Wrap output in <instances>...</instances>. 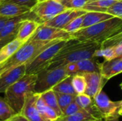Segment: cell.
<instances>
[{
    "label": "cell",
    "mask_w": 122,
    "mask_h": 121,
    "mask_svg": "<svg viewBox=\"0 0 122 121\" xmlns=\"http://www.w3.org/2000/svg\"><path fill=\"white\" fill-rule=\"evenodd\" d=\"M26 75V64L16 66L0 75V93H4L6 89Z\"/></svg>",
    "instance_id": "4fadbf2b"
},
{
    "label": "cell",
    "mask_w": 122,
    "mask_h": 121,
    "mask_svg": "<svg viewBox=\"0 0 122 121\" xmlns=\"http://www.w3.org/2000/svg\"><path fill=\"white\" fill-rule=\"evenodd\" d=\"M71 34L64 29L49 26L42 24L31 39L39 41H55L69 40Z\"/></svg>",
    "instance_id": "9c48e42d"
},
{
    "label": "cell",
    "mask_w": 122,
    "mask_h": 121,
    "mask_svg": "<svg viewBox=\"0 0 122 121\" xmlns=\"http://www.w3.org/2000/svg\"><path fill=\"white\" fill-rule=\"evenodd\" d=\"M96 57H93L88 59H84L79 61L78 62H75V75L76 74H81L84 73H89V72H99V62L95 58Z\"/></svg>",
    "instance_id": "ffe728a7"
},
{
    "label": "cell",
    "mask_w": 122,
    "mask_h": 121,
    "mask_svg": "<svg viewBox=\"0 0 122 121\" xmlns=\"http://www.w3.org/2000/svg\"><path fill=\"white\" fill-rule=\"evenodd\" d=\"M97 1V0H88L87 2H92V1Z\"/></svg>",
    "instance_id": "7bdbcfd3"
},
{
    "label": "cell",
    "mask_w": 122,
    "mask_h": 121,
    "mask_svg": "<svg viewBox=\"0 0 122 121\" xmlns=\"http://www.w3.org/2000/svg\"><path fill=\"white\" fill-rule=\"evenodd\" d=\"M94 106L100 114L102 120L119 117L120 111V101H112L107 93L102 90L94 98Z\"/></svg>",
    "instance_id": "ba28073f"
},
{
    "label": "cell",
    "mask_w": 122,
    "mask_h": 121,
    "mask_svg": "<svg viewBox=\"0 0 122 121\" xmlns=\"http://www.w3.org/2000/svg\"><path fill=\"white\" fill-rule=\"evenodd\" d=\"M122 42V29L107 38L100 44V48L116 46Z\"/></svg>",
    "instance_id": "f1b7e54d"
},
{
    "label": "cell",
    "mask_w": 122,
    "mask_h": 121,
    "mask_svg": "<svg viewBox=\"0 0 122 121\" xmlns=\"http://www.w3.org/2000/svg\"><path fill=\"white\" fill-rule=\"evenodd\" d=\"M37 74H26L15 83L9 86L4 93V98L16 113H20L26 96L34 92Z\"/></svg>",
    "instance_id": "277c9868"
},
{
    "label": "cell",
    "mask_w": 122,
    "mask_h": 121,
    "mask_svg": "<svg viewBox=\"0 0 122 121\" xmlns=\"http://www.w3.org/2000/svg\"><path fill=\"white\" fill-rule=\"evenodd\" d=\"M24 44L15 38L11 41L6 43L0 48V67L4 64Z\"/></svg>",
    "instance_id": "ac0fdd59"
},
{
    "label": "cell",
    "mask_w": 122,
    "mask_h": 121,
    "mask_svg": "<svg viewBox=\"0 0 122 121\" xmlns=\"http://www.w3.org/2000/svg\"><path fill=\"white\" fill-rule=\"evenodd\" d=\"M90 120H97V119L86 110H81L70 116H61L58 118L55 121H90Z\"/></svg>",
    "instance_id": "d4e9b609"
},
{
    "label": "cell",
    "mask_w": 122,
    "mask_h": 121,
    "mask_svg": "<svg viewBox=\"0 0 122 121\" xmlns=\"http://www.w3.org/2000/svg\"><path fill=\"white\" fill-rule=\"evenodd\" d=\"M1 67H0V73H1Z\"/></svg>",
    "instance_id": "bcb514c9"
},
{
    "label": "cell",
    "mask_w": 122,
    "mask_h": 121,
    "mask_svg": "<svg viewBox=\"0 0 122 121\" xmlns=\"http://www.w3.org/2000/svg\"><path fill=\"white\" fill-rule=\"evenodd\" d=\"M31 12V9L17 4L0 0V16L9 18L23 16Z\"/></svg>",
    "instance_id": "2e32d148"
},
{
    "label": "cell",
    "mask_w": 122,
    "mask_h": 121,
    "mask_svg": "<svg viewBox=\"0 0 122 121\" xmlns=\"http://www.w3.org/2000/svg\"><path fill=\"white\" fill-rule=\"evenodd\" d=\"M66 9L56 0H40L31 9V14L38 21L44 24Z\"/></svg>",
    "instance_id": "52a82bcc"
},
{
    "label": "cell",
    "mask_w": 122,
    "mask_h": 121,
    "mask_svg": "<svg viewBox=\"0 0 122 121\" xmlns=\"http://www.w3.org/2000/svg\"><path fill=\"white\" fill-rule=\"evenodd\" d=\"M66 9H82L88 0H56Z\"/></svg>",
    "instance_id": "4dcf8cb0"
},
{
    "label": "cell",
    "mask_w": 122,
    "mask_h": 121,
    "mask_svg": "<svg viewBox=\"0 0 122 121\" xmlns=\"http://www.w3.org/2000/svg\"><path fill=\"white\" fill-rule=\"evenodd\" d=\"M29 16L22 20L16 36V39H18L24 44L26 43L32 38L39 26L42 24L39 21Z\"/></svg>",
    "instance_id": "5bb4252c"
},
{
    "label": "cell",
    "mask_w": 122,
    "mask_h": 121,
    "mask_svg": "<svg viewBox=\"0 0 122 121\" xmlns=\"http://www.w3.org/2000/svg\"><path fill=\"white\" fill-rule=\"evenodd\" d=\"M120 87H121V89L122 90V83H121V84H120Z\"/></svg>",
    "instance_id": "f6af8a7d"
},
{
    "label": "cell",
    "mask_w": 122,
    "mask_h": 121,
    "mask_svg": "<svg viewBox=\"0 0 122 121\" xmlns=\"http://www.w3.org/2000/svg\"><path fill=\"white\" fill-rule=\"evenodd\" d=\"M120 111H122V100L120 101Z\"/></svg>",
    "instance_id": "60d3db41"
},
{
    "label": "cell",
    "mask_w": 122,
    "mask_h": 121,
    "mask_svg": "<svg viewBox=\"0 0 122 121\" xmlns=\"http://www.w3.org/2000/svg\"><path fill=\"white\" fill-rule=\"evenodd\" d=\"M100 73L102 76L109 80L114 76L122 73V56L111 61H104L99 63Z\"/></svg>",
    "instance_id": "e0dca14e"
},
{
    "label": "cell",
    "mask_w": 122,
    "mask_h": 121,
    "mask_svg": "<svg viewBox=\"0 0 122 121\" xmlns=\"http://www.w3.org/2000/svg\"><path fill=\"white\" fill-rule=\"evenodd\" d=\"M16 114L8 102L0 96V121H4Z\"/></svg>",
    "instance_id": "484cf974"
},
{
    "label": "cell",
    "mask_w": 122,
    "mask_h": 121,
    "mask_svg": "<svg viewBox=\"0 0 122 121\" xmlns=\"http://www.w3.org/2000/svg\"><path fill=\"white\" fill-rule=\"evenodd\" d=\"M120 0H97L92 2H87L83 9L87 11H100L107 12V10L114 4Z\"/></svg>",
    "instance_id": "44dd1931"
},
{
    "label": "cell",
    "mask_w": 122,
    "mask_h": 121,
    "mask_svg": "<svg viewBox=\"0 0 122 121\" xmlns=\"http://www.w3.org/2000/svg\"><path fill=\"white\" fill-rule=\"evenodd\" d=\"M100 46V43L79 41L75 39H70L54 57L49 68L63 67L70 63L93 58Z\"/></svg>",
    "instance_id": "6da1fadb"
},
{
    "label": "cell",
    "mask_w": 122,
    "mask_h": 121,
    "mask_svg": "<svg viewBox=\"0 0 122 121\" xmlns=\"http://www.w3.org/2000/svg\"><path fill=\"white\" fill-rule=\"evenodd\" d=\"M4 1L13 2V3L17 4H19V5L27 6V7L31 9V8H32L38 1H39L40 0H4Z\"/></svg>",
    "instance_id": "e575fe53"
},
{
    "label": "cell",
    "mask_w": 122,
    "mask_h": 121,
    "mask_svg": "<svg viewBox=\"0 0 122 121\" xmlns=\"http://www.w3.org/2000/svg\"><path fill=\"white\" fill-rule=\"evenodd\" d=\"M61 40L55 41H39L30 39L4 64L1 67V74L11 70V68L22 65L27 64L35 58L41 51L47 47Z\"/></svg>",
    "instance_id": "3957f363"
},
{
    "label": "cell",
    "mask_w": 122,
    "mask_h": 121,
    "mask_svg": "<svg viewBox=\"0 0 122 121\" xmlns=\"http://www.w3.org/2000/svg\"><path fill=\"white\" fill-rule=\"evenodd\" d=\"M81 110H84L77 103L76 101L74 100L71 104H69L66 108L63 111V115L61 116H70L72 114H74Z\"/></svg>",
    "instance_id": "836d02e7"
},
{
    "label": "cell",
    "mask_w": 122,
    "mask_h": 121,
    "mask_svg": "<svg viewBox=\"0 0 122 121\" xmlns=\"http://www.w3.org/2000/svg\"><path fill=\"white\" fill-rule=\"evenodd\" d=\"M68 40H61L45 48L35 58L26 64V74H37L49 68L52 59Z\"/></svg>",
    "instance_id": "5b68a950"
},
{
    "label": "cell",
    "mask_w": 122,
    "mask_h": 121,
    "mask_svg": "<svg viewBox=\"0 0 122 121\" xmlns=\"http://www.w3.org/2000/svg\"><path fill=\"white\" fill-rule=\"evenodd\" d=\"M104 121H119V117H114V118H110L104 119Z\"/></svg>",
    "instance_id": "f35d334b"
},
{
    "label": "cell",
    "mask_w": 122,
    "mask_h": 121,
    "mask_svg": "<svg viewBox=\"0 0 122 121\" xmlns=\"http://www.w3.org/2000/svg\"><path fill=\"white\" fill-rule=\"evenodd\" d=\"M103 121L102 120H90V121Z\"/></svg>",
    "instance_id": "b9f144b4"
},
{
    "label": "cell",
    "mask_w": 122,
    "mask_h": 121,
    "mask_svg": "<svg viewBox=\"0 0 122 121\" xmlns=\"http://www.w3.org/2000/svg\"><path fill=\"white\" fill-rule=\"evenodd\" d=\"M122 29V19L113 17L71 34V38L79 41L102 43Z\"/></svg>",
    "instance_id": "7a4b0ae2"
},
{
    "label": "cell",
    "mask_w": 122,
    "mask_h": 121,
    "mask_svg": "<svg viewBox=\"0 0 122 121\" xmlns=\"http://www.w3.org/2000/svg\"><path fill=\"white\" fill-rule=\"evenodd\" d=\"M40 96L43 99L44 103L57 113V115L59 116V118L63 115V113L61 110L60 109L59 104H58L56 93L54 91L53 89L49 90L47 91H45L41 93Z\"/></svg>",
    "instance_id": "603a6c76"
},
{
    "label": "cell",
    "mask_w": 122,
    "mask_h": 121,
    "mask_svg": "<svg viewBox=\"0 0 122 121\" xmlns=\"http://www.w3.org/2000/svg\"><path fill=\"white\" fill-rule=\"evenodd\" d=\"M39 96L40 94L31 92L26 97L25 103L20 113L29 121H46L36 108V101Z\"/></svg>",
    "instance_id": "8fae6325"
},
{
    "label": "cell",
    "mask_w": 122,
    "mask_h": 121,
    "mask_svg": "<svg viewBox=\"0 0 122 121\" xmlns=\"http://www.w3.org/2000/svg\"><path fill=\"white\" fill-rule=\"evenodd\" d=\"M55 93H56L59 106L60 109L61 110L62 113L66 108V107L75 100L76 96V95L65 94V93H57V92H55Z\"/></svg>",
    "instance_id": "83f0119b"
},
{
    "label": "cell",
    "mask_w": 122,
    "mask_h": 121,
    "mask_svg": "<svg viewBox=\"0 0 122 121\" xmlns=\"http://www.w3.org/2000/svg\"><path fill=\"white\" fill-rule=\"evenodd\" d=\"M83 18H84V15L74 19L70 23H69L66 26H64L63 29L70 34L81 29V24L83 22Z\"/></svg>",
    "instance_id": "1f68e13d"
},
{
    "label": "cell",
    "mask_w": 122,
    "mask_h": 121,
    "mask_svg": "<svg viewBox=\"0 0 122 121\" xmlns=\"http://www.w3.org/2000/svg\"><path fill=\"white\" fill-rule=\"evenodd\" d=\"M81 74L84 76L86 83L84 93L94 98L103 89L107 80L105 79L99 72H89Z\"/></svg>",
    "instance_id": "7c38bea8"
},
{
    "label": "cell",
    "mask_w": 122,
    "mask_h": 121,
    "mask_svg": "<svg viewBox=\"0 0 122 121\" xmlns=\"http://www.w3.org/2000/svg\"><path fill=\"white\" fill-rule=\"evenodd\" d=\"M72 77L73 76H69L58 84H56L52 89L54 91L65 94L76 95L74 88L72 85Z\"/></svg>",
    "instance_id": "cb8c5ba5"
},
{
    "label": "cell",
    "mask_w": 122,
    "mask_h": 121,
    "mask_svg": "<svg viewBox=\"0 0 122 121\" xmlns=\"http://www.w3.org/2000/svg\"><path fill=\"white\" fill-rule=\"evenodd\" d=\"M119 116H122V111H119Z\"/></svg>",
    "instance_id": "ee69618b"
},
{
    "label": "cell",
    "mask_w": 122,
    "mask_h": 121,
    "mask_svg": "<svg viewBox=\"0 0 122 121\" xmlns=\"http://www.w3.org/2000/svg\"><path fill=\"white\" fill-rule=\"evenodd\" d=\"M29 14L20 16L10 18L5 24L4 28L0 32V39L6 41H10L14 39L16 36V34L18 33L22 20L28 17Z\"/></svg>",
    "instance_id": "9a60e30c"
},
{
    "label": "cell",
    "mask_w": 122,
    "mask_h": 121,
    "mask_svg": "<svg viewBox=\"0 0 122 121\" xmlns=\"http://www.w3.org/2000/svg\"><path fill=\"white\" fill-rule=\"evenodd\" d=\"M36 108L42 118L46 121H55L59 118L57 113L44 103L41 96L39 97L36 101Z\"/></svg>",
    "instance_id": "7402d4cb"
},
{
    "label": "cell",
    "mask_w": 122,
    "mask_h": 121,
    "mask_svg": "<svg viewBox=\"0 0 122 121\" xmlns=\"http://www.w3.org/2000/svg\"><path fill=\"white\" fill-rule=\"evenodd\" d=\"M114 50H115V55L116 58L122 57V42L119 44L117 45L114 46Z\"/></svg>",
    "instance_id": "8d00e7d4"
},
{
    "label": "cell",
    "mask_w": 122,
    "mask_h": 121,
    "mask_svg": "<svg viewBox=\"0 0 122 121\" xmlns=\"http://www.w3.org/2000/svg\"><path fill=\"white\" fill-rule=\"evenodd\" d=\"M103 57L106 61H111L116 58L114 46L105 48H99L94 53V57Z\"/></svg>",
    "instance_id": "f546056e"
},
{
    "label": "cell",
    "mask_w": 122,
    "mask_h": 121,
    "mask_svg": "<svg viewBox=\"0 0 122 121\" xmlns=\"http://www.w3.org/2000/svg\"><path fill=\"white\" fill-rule=\"evenodd\" d=\"M68 76L64 66L53 68H47L37 73V78L34 86V92L41 94L51 90Z\"/></svg>",
    "instance_id": "8992f818"
},
{
    "label": "cell",
    "mask_w": 122,
    "mask_h": 121,
    "mask_svg": "<svg viewBox=\"0 0 122 121\" xmlns=\"http://www.w3.org/2000/svg\"><path fill=\"white\" fill-rule=\"evenodd\" d=\"M10 18H9V17H5V16H0V32L1 31V30L4 28L5 24L7 22V21Z\"/></svg>",
    "instance_id": "74e56055"
},
{
    "label": "cell",
    "mask_w": 122,
    "mask_h": 121,
    "mask_svg": "<svg viewBox=\"0 0 122 121\" xmlns=\"http://www.w3.org/2000/svg\"><path fill=\"white\" fill-rule=\"evenodd\" d=\"M8 42H9V41H4V40H1V39H0V48L4 46V45H5L6 43H8Z\"/></svg>",
    "instance_id": "ab89813d"
},
{
    "label": "cell",
    "mask_w": 122,
    "mask_h": 121,
    "mask_svg": "<svg viewBox=\"0 0 122 121\" xmlns=\"http://www.w3.org/2000/svg\"><path fill=\"white\" fill-rule=\"evenodd\" d=\"M113 17H114L113 15L108 14L107 12L87 11L85 14H84L83 22L81 29H84L91 26L92 25L97 24L98 23L106 21Z\"/></svg>",
    "instance_id": "d6986e66"
},
{
    "label": "cell",
    "mask_w": 122,
    "mask_h": 121,
    "mask_svg": "<svg viewBox=\"0 0 122 121\" xmlns=\"http://www.w3.org/2000/svg\"><path fill=\"white\" fill-rule=\"evenodd\" d=\"M4 121H29L27 120L24 116H22L21 113H16L12 117L9 118V119Z\"/></svg>",
    "instance_id": "d590c367"
},
{
    "label": "cell",
    "mask_w": 122,
    "mask_h": 121,
    "mask_svg": "<svg viewBox=\"0 0 122 121\" xmlns=\"http://www.w3.org/2000/svg\"><path fill=\"white\" fill-rule=\"evenodd\" d=\"M87 11L83 9H67L53 19L44 23V25L63 29L74 19L85 14Z\"/></svg>",
    "instance_id": "30bf717a"
},
{
    "label": "cell",
    "mask_w": 122,
    "mask_h": 121,
    "mask_svg": "<svg viewBox=\"0 0 122 121\" xmlns=\"http://www.w3.org/2000/svg\"><path fill=\"white\" fill-rule=\"evenodd\" d=\"M107 13L122 19V0L118 1L110 6L107 10Z\"/></svg>",
    "instance_id": "d6a6232c"
},
{
    "label": "cell",
    "mask_w": 122,
    "mask_h": 121,
    "mask_svg": "<svg viewBox=\"0 0 122 121\" xmlns=\"http://www.w3.org/2000/svg\"><path fill=\"white\" fill-rule=\"evenodd\" d=\"M72 85L76 95L85 93L86 83L84 76L82 74H76L72 77Z\"/></svg>",
    "instance_id": "4316f807"
}]
</instances>
